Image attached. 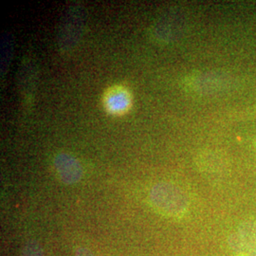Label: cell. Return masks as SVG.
<instances>
[{
  "label": "cell",
  "instance_id": "cell-1",
  "mask_svg": "<svg viewBox=\"0 0 256 256\" xmlns=\"http://www.w3.org/2000/svg\"><path fill=\"white\" fill-rule=\"evenodd\" d=\"M152 206L160 214L168 218L183 216L189 207V198L186 192L172 182L155 184L149 194Z\"/></svg>",
  "mask_w": 256,
  "mask_h": 256
},
{
  "label": "cell",
  "instance_id": "cell-2",
  "mask_svg": "<svg viewBox=\"0 0 256 256\" xmlns=\"http://www.w3.org/2000/svg\"><path fill=\"white\" fill-rule=\"evenodd\" d=\"M88 12L82 5H72L66 10L57 34L58 50L63 54H70L82 40Z\"/></svg>",
  "mask_w": 256,
  "mask_h": 256
},
{
  "label": "cell",
  "instance_id": "cell-3",
  "mask_svg": "<svg viewBox=\"0 0 256 256\" xmlns=\"http://www.w3.org/2000/svg\"><path fill=\"white\" fill-rule=\"evenodd\" d=\"M54 167L62 182L70 185L82 180L84 174L82 165L70 154L60 153L55 156Z\"/></svg>",
  "mask_w": 256,
  "mask_h": 256
},
{
  "label": "cell",
  "instance_id": "cell-4",
  "mask_svg": "<svg viewBox=\"0 0 256 256\" xmlns=\"http://www.w3.org/2000/svg\"><path fill=\"white\" fill-rule=\"evenodd\" d=\"M104 106L112 114H122L129 108L131 98L122 86H112L106 93Z\"/></svg>",
  "mask_w": 256,
  "mask_h": 256
},
{
  "label": "cell",
  "instance_id": "cell-5",
  "mask_svg": "<svg viewBox=\"0 0 256 256\" xmlns=\"http://www.w3.org/2000/svg\"><path fill=\"white\" fill-rule=\"evenodd\" d=\"M32 60L30 58H25L24 62L20 68V92L25 102L28 104L32 100L34 88L36 82V66Z\"/></svg>",
  "mask_w": 256,
  "mask_h": 256
},
{
  "label": "cell",
  "instance_id": "cell-6",
  "mask_svg": "<svg viewBox=\"0 0 256 256\" xmlns=\"http://www.w3.org/2000/svg\"><path fill=\"white\" fill-rule=\"evenodd\" d=\"M4 40L1 42V74L4 76L7 74L9 68L10 57L12 55V42H10V37L7 34L3 36Z\"/></svg>",
  "mask_w": 256,
  "mask_h": 256
},
{
  "label": "cell",
  "instance_id": "cell-7",
  "mask_svg": "<svg viewBox=\"0 0 256 256\" xmlns=\"http://www.w3.org/2000/svg\"><path fill=\"white\" fill-rule=\"evenodd\" d=\"M22 256H45L43 250L34 241H28L22 248Z\"/></svg>",
  "mask_w": 256,
  "mask_h": 256
},
{
  "label": "cell",
  "instance_id": "cell-8",
  "mask_svg": "<svg viewBox=\"0 0 256 256\" xmlns=\"http://www.w3.org/2000/svg\"><path fill=\"white\" fill-rule=\"evenodd\" d=\"M75 256H95L90 250L84 247H79L75 252Z\"/></svg>",
  "mask_w": 256,
  "mask_h": 256
},
{
  "label": "cell",
  "instance_id": "cell-9",
  "mask_svg": "<svg viewBox=\"0 0 256 256\" xmlns=\"http://www.w3.org/2000/svg\"><path fill=\"white\" fill-rule=\"evenodd\" d=\"M247 256H256V244L248 250Z\"/></svg>",
  "mask_w": 256,
  "mask_h": 256
}]
</instances>
